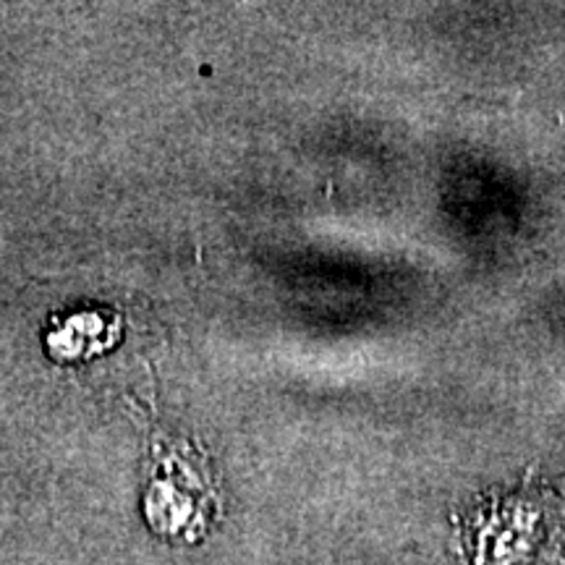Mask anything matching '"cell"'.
I'll list each match as a JSON object with an SVG mask.
<instances>
[{
  "label": "cell",
  "instance_id": "obj_1",
  "mask_svg": "<svg viewBox=\"0 0 565 565\" xmlns=\"http://www.w3.org/2000/svg\"><path fill=\"white\" fill-rule=\"evenodd\" d=\"M210 479L200 471L183 469L179 458H168L147 494V515L152 526L168 534L192 532L207 524L204 511H210Z\"/></svg>",
  "mask_w": 565,
  "mask_h": 565
},
{
  "label": "cell",
  "instance_id": "obj_2",
  "mask_svg": "<svg viewBox=\"0 0 565 565\" xmlns=\"http://www.w3.org/2000/svg\"><path fill=\"white\" fill-rule=\"evenodd\" d=\"M89 335H95L97 341L116 343L118 322H108L105 312H92L89 309V312L68 317L61 328H55L47 335V345H51L55 359H87L100 351L89 341Z\"/></svg>",
  "mask_w": 565,
  "mask_h": 565
}]
</instances>
